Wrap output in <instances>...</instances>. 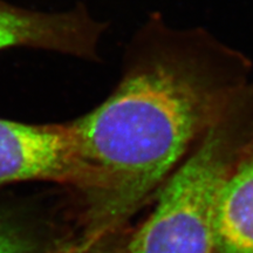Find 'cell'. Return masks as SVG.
Instances as JSON below:
<instances>
[{"label": "cell", "mask_w": 253, "mask_h": 253, "mask_svg": "<svg viewBox=\"0 0 253 253\" xmlns=\"http://www.w3.org/2000/svg\"><path fill=\"white\" fill-rule=\"evenodd\" d=\"M113 235L100 237L97 239H84L78 244L68 246L59 253H128V251H122L113 240Z\"/></svg>", "instance_id": "8992f818"}, {"label": "cell", "mask_w": 253, "mask_h": 253, "mask_svg": "<svg viewBox=\"0 0 253 253\" xmlns=\"http://www.w3.org/2000/svg\"><path fill=\"white\" fill-rule=\"evenodd\" d=\"M0 253H24V251L13 237L0 230Z\"/></svg>", "instance_id": "52a82bcc"}, {"label": "cell", "mask_w": 253, "mask_h": 253, "mask_svg": "<svg viewBox=\"0 0 253 253\" xmlns=\"http://www.w3.org/2000/svg\"><path fill=\"white\" fill-rule=\"evenodd\" d=\"M252 132L253 80L168 177L128 253H214L218 192Z\"/></svg>", "instance_id": "7a4b0ae2"}, {"label": "cell", "mask_w": 253, "mask_h": 253, "mask_svg": "<svg viewBox=\"0 0 253 253\" xmlns=\"http://www.w3.org/2000/svg\"><path fill=\"white\" fill-rule=\"evenodd\" d=\"M104 30L84 7L46 13L0 0V52L27 47L94 60Z\"/></svg>", "instance_id": "277c9868"}, {"label": "cell", "mask_w": 253, "mask_h": 253, "mask_svg": "<svg viewBox=\"0 0 253 253\" xmlns=\"http://www.w3.org/2000/svg\"><path fill=\"white\" fill-rule=\"evenodd\" d=\"M251 63L202 28L177 30L160 15L129 46L118 86L69 122L84 238L115 233L251 82Z\"/></svg>", "instance_id": "6da1fadb"}, {"label": "cell", "mask_w": 253, "mask_h": 253, "mask_svg": "<svg viewBox=\"0 0 253 253\" xmlns=\"http://www.w3.org/2000/svg\"><path fill=\"white\" fill-rule=\"evenodd\" d=\"M52 181L79 188L68 123L28 125L0 119V185Z\"/></svg>", "instance_id": "3957f363"}, {"label": "cell", "mask_w": 253, "mask_h": 253, "mask_svg": "<svg viewBox=\"0 0 253 253\" xmlns=\"http://www.w3.org/2000/svg\"><path fill=\"white\" fill-rule=\"evenodd\" d=\"M214 253H253V132L218 192Z\"/></svg>", "instance_id": "5b68a950"}]
</instances>
